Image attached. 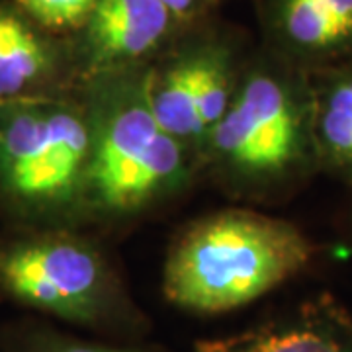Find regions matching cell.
<instances>
[{
  "instance_id": "7a4b0ae2",
  "label": "cell",
  "mask_w": 352,
  "mask_h": 352,
  "mask_svg": "<svg viewBox=\"0 0 352 352\" xmlns=\"http://www.w3.org/2000/svg\"><path fill=\"white\" fill-rule=\"evenodd\" d=\"M151 76L135 65L92 78L85 201L104 214H133L188 178L190 149L157 120Z\"/></svg>"
},
{
  "instance_id": "52a82bcc",
  "label": "cell",
  "mask_w": 352,
  "mask_h": 352,
  "mask_svg": "<svg viewBox=\"0 0 352 352\" xmlns=\"http://www.w3.org/2000/svg\"><path fill=\"white\" fill-rule=\"evenodd\" d=\"M176 18L161 0H98L82 38L88 78L139 65L170 36Z\"/></svg>"
},
{
  "instance_id": "277c9868",
  "label": "cell",
  "mask_w": 352,
  "mask_h": 352,
  "mask_svg": "<svg viewBox=\"0 0 352 352\" xmlns=\"http://www.w3.org/2000/svg\"><path fill=\"white\" fill-rule=\"evenodd\" d=\"M0 302L94 331L138 325V315L100 251L53 231L0 243Z\"/></svg>"
},
{
  "instance_id": "3957f363",
  "label": "cell",
  "mask_w": 352,
  "mask_h": 352,
  "mask_svg": "<svg viewBox=\"0 0 352 352\" xmlns=\"http://www.w3.org/2000/svg\"><path fill=\"white\" fill-rule=\"evenodd\" d=\"M90 122L85 106L51 94L0 104V206L45 221L85 204Z\"/></svg>"
},
{
  "instance_id": "6da1fadb",
  "label": "cell",
  "mask_w": 352,
  "mask_h": 352,
  "mask_svg": "<svg viewBox=\"0 0 352 352\" xmlns=\"http://www.w3.org/2000/svg\"><path fill=\"white\" fill-rule=\"evenodd\" d=\"M311 254V243L288 221L229 210L180 235L164 263L163 294L188 314H229L298 274Z\"/></svg>"
},
{
  "instance_id": "7c38bea8",
  "label": "cell",
  "mask_w": 352,
  "mask_h": 352,
  "mask_svg": "<svg viewBox=\"0 0 352 352\" xmlns=\"http://www.w3.org/2000/svg\"><path fill=\"white\" fill-rule=\"evenodd\" d=\"M0 349L2 352H155L151 349L76 339L43 325L10 329L0 337Z\"/></svg>"
},
{
  "instance_id": "ba28073f",
  "label": "cell",
  "mask_w": 352,
  "mask_h": 352,
  "mask_svg": "<svg viewBox=\"0 0 352 352\" xmlns=\"http://www.w3.org/2000/svg\"><path fill=\"white\" fill-rule=\"evenodd\" d=\"M196 352H352V321L333 302L319 300L289 317L198 340Z\"/></svg>"
},
{
  "instance_id": "9c48e42d",
  "label": "cell",
  "mask_w": 352,
  "mask_h": 352,
  "mask_svg": "<svg viewBox=\"0 0 352 352\" xmlns=\"http://www.w3.org/2000/svg\"><path fill=\"white\" fill-rule=\"evenodd\" d=\"M268 18L278 43L303 61L352 55V0H270Z\"/></svg>"
},
{
  "instance_id": "4fadbf2b",
  "label": "cell",
  "mask_w": 352,
  "mask_h": 352,
  "mask_svg": "<svg viewBox=\"0 0 352 352\" xmlns=\"http://www.w3.org/2000/svg\"><path fill=\"white\" fill-rule=\"evenodd\" d=\"M96 2L98 0H16L18 8L45 30L80 28Z\"/></svg>"
},
{
  "instance_id": "5b68a950",
  "label": "cell",
  "mask_w": 352,
  "mask_h": 352,
  "mask_svg": "<svg viewBox=\"0 0 352 352\" xmlns=\"http://www.w3.org/2000/svg\"><path fill=\"white\" fill-rule=\"evenodd\" d=\"M204 153L237 182L272 184L286 178L315 155L311 90L284 69H252L237 80Z\"/></svg>"
},
{
  "instance_id": "30bf717a",
  "label": "cell",
  "mask_w": 352,
  "mask_h": 352,
  "mask_svg": "<svg viewBox=\"0 0 352 352\" xmlns=\"http://www.w3.org/2000/svg\"><path fill=\"white\" fill-rule=\"evenodd\" d=\"M59 51L20 8L0 4V104L51 94Z\"/></svg>"
},
{
  "instance_id": "8fae6325",
  "label": "cell",
  "mask_w": 352,
  "mask_h": 352,
  "mask_svg": "<svg viewBox=\"0 0 352 352\" xmlns=\"http://www.w3.org/2000/svg\"><path fill=\"white\" fill-rule=\"evenodd\" d=\"M311 135L319 161L352 176V65L311 90Z\"/></svg>"
},
{
  "instance_id": "8992f818",
  "label": "cell",
  "mask_w": 352,
  "mask_h": 352,
  "mask_svg": "<svg viewBox=\"0 0 352 352\" xmlns=\"http://www.w3.org/2000/svg\"><path fill=\"white\" fill-rule=\"evenodd\" d=\"M237 76L227 47L204 43L153 71L151 104L161 126L188 149H206L223 118Z\"/></svg>"
},
{
  "instance_id": "5bb4252c",
  "label": "cell",
  "mask_w": 352,
  "mask_h": 352,
  "mask_svg": "<svg viewBox=\"0 0 352 352\" xmlns=\"http://www.w3.org/2000/svg\"><path fill=\"white\" fill-rule=\"evenodd\" d=\"M161 2L170 10L176 22H180V20H188L192 16L200 14L210 0H161Z\"/></svg>"
}]
</instances>
